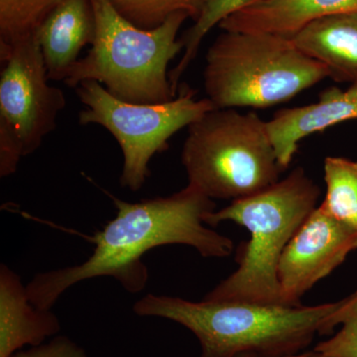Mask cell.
I'll use <instances>...</instances> for the list:
<instances>
[{"mask_svg": "<svg viewBox=\"0 0 357 357\" xmlns=\"http://www.w3.org/2000/svg\"><path fill=\"white\" fill-rule=\"evenodd\" d=\"M107 195L117 213L91 236L93 252L81 264L35 275L26 286L34 306L51 310L66 290L96 277H112L128 292H141L149 280L143 255L160 246H191L206 258L227 257L234 252L229 237L204 225V215L215 211V203L194 185L138 203Z\"/></svg>", "mask_w": 357, "mask_h": 357, "instance_id": "cell-1", "label": "cell"}, {"mask_svg": "<svg viewBox=\"0 0 357 357\" xmlns=\"http://www.w3.org/2000/svg\"><path fill=\"white\" fill-rule=\"evenodd\" d=\"M345 303L347 298L312 307L192 302L148 294L134 304L133 312L188 328L198 338L199 357H283L304 351L318 335L332 333Z\"/></svg>", "mask_w": 357, "mask_h": 357, "instance_id": "cell-2", "label": "cell"}, {"mask_svg": "<svg viewBox=\"0 0 357 357\" xmlns=\"http://www.w3.org/2000/svg\"><path fill=\"white\" fill-rule=\"evenodd\" d=\"M319 196V185L298 167L267 189L204 215V222L211 227L234 222L250 234L249 241L237 249L236 271L204 300L285 305L279 285V262L294 234L316 210Z\"/></svg>", "mask_w": 357, "mask_h": 357, "instance_id": "cell-3", "label": "cell"}, {"mask_svg": "<svg viewBox=\"0 0 357 357\" xmlns=\"http://www.w3.org/2000/svg\"><path fill=\"white\" fill-rule=\"evenodd\" d=\"M91 4L95 41L70 70L66 86L77 89L84 82L95 81L114 98L129 103L174 100L168 66L184 51L178 35L189 15L175 13L155 29L145 30L122 17L109 0H91Z\"/></svg>", "mask_w": 357, "mask_h": 357, "instance_id": "cell-4", "label": "cell"}, {"mask_svg": "<svg viewBox=\"0 0 357 357\" xmlns=\"http://www.w3.org/2000/svg\"><path fill=\"white\" fill-rule=\"evenodd\" d=\"M326 77L325 66L301 51L292 38L222 30L206 52L204 88L215 109H265Z\"/></svg>", "mask_w": 357, "mask_h": 357, "instance_id": "cell-5", "label": "cell"}, {"mask_svg": "<svg viewBox=\"0 0 357 357\" xmlns=\"http://www.w3.org/2000/svg\"><path fill=\"white\" fill-rule=\"evenodd\" d=\"M181 161L189 185L211 199L252 196L282 172L267 121L234 109L211 110L190 124Z\"/></svg>", "mask_w": 357, "mask_h": 357, "instance_id": "cell-6", "label": "cell"}, {"mask_svg": "<svg viewBox=\"0 0 357 357\" xmlns=\"http://www.w3.org/2000/svg\"><path fill=\"white\" fill-rule=\"evenodd\" d=\"M76 93L84 105L79 124H96L114 136L123 156L119 182L132 192L145 184L151 175L150 161L168 149L169 140L215 109L208 98L196 100L189 86L181 89L174 100L162 103L122 102L95 81L84 82Z\"/></svg>", "mask_w": 357, "mask_h": 357, "instance_id": "cell-7", "label": "cell"}, {"mask_svg": "<svg viewBox=\"0 0 357 357\" xmlns=\"http://www.w3.org/2000/svg\"><path fill=\"white\" fill-rule=\"evenodd\" d=\"M0 133L13 137L25 157L57 128L67 100L49 84L37 35L0 44Z\"/></svg>", "mask_w": 357, "mask_h": 357, "instance_id": "cell-8", "label": "cell"}, {"mask_svg": "<svg viewBox=\"0 0 357 357\" xmlns=\"http://www.w3.org/2000/svg\"><path fill=\"white\" fill-rule=\"evenodd\" d=\"M356 249L357 234L317 206L281 256L278 280L284 304L301 306L303 296Z\"/></svg>", "mask_w": 357, "mask_h": 357, "instance_id": "cell-9", "label": "cell"}, {"mask_svg": "<svg viewBox=\"0 0 357 357\" xmlns=\"http://www.w3.org/2000/svg\"><path fill=\"white\" fill-rule=\"evenodd\" d=\"M351 119H357V81L347 91L326 89L318 102L277 112L267 129L282 171L290 165L301 140Z\"/></svg>", "mask_w": 357, "mask_h": 357, "instance_id": "cell-10", "label": "cell"}, {"mask_svg": "<svg viewBox=\"0 0 357 357\" xmlns=\"http://www.w3.org/2000/svg\"><path fill=\"white\" fill-rule=\"evenodd\" d=\"M91 0H64L40 27V49L50 81L65 82L84 47L95 41Z\"/></svg>", "mask_w": 357, "mask_h": 357, "instance_id": "cell-11", "label": "cell"}, {"mask_svg": "<svg viewBox=\"0 0 357 357\" xmlns=\"http://www.w3.org/2000/svg\"><path fill=\"white\" fill-rule=\"evenodd\" d=\"M351 11H357V0H256L229 16L218 28L292 38L314 21Z\"/></svg>", "mask_w": 357, "mask_h": 357, "instance_id": "cell-12", "label": "cell"}, {"mask_svg": "<svg viewBox=\"0 0 357 357\" xmlns=\"http://www.w3.org/2000/svg\"><path fill=\"white\" fill-rule=\"evenodd\" d=\"M61 331L51 310L34 306L20 277L0 265V357H9L25 345L37 347Z\"/></svg>", "mask_w": 357, "mask_h": 357, "instance_id": "cell-13", "label": "cell"}, {"mask_svg": "<svg viewBox=\"0 0 357 357\" xmlns=\"http://www.w3.org/2000/svg\"><path fill=\"white\" fill-rule=\"evenodd\" d=\"M292 40L301 51L325 66L333 81H357V11L314 21Z\"/></svg>", "mask_w": 357, "mask_h": 357, "instance_id": "cell-14", "label": "cell"}, {"mask_svg": "<svg viewBox=\"0 0 357 357\" xmlns=\"http://www.w3.org/2000/svg\"><path fill=\"white\" fill-rule=\"evenodd\" d=\"M324 177L326 192L319 206L333 220L357 234V161L326 157Z\"/></svg>", "mask_w": 357, "mask_h": 357, "instance_id": "cell-15", "label": "cell"}, {"mask_svg": "<svg viewBox=\"0 0 357 357\" xmlns=\"http://www.w3.org/2000/svg\"><path fill=\"white\" fill-rule=\"evenodd\" d=\"M256 0H206L203 11L198 20L183 35L184 53L180 61L169 72V79L174 93H177L181 77L198 55L202 42L215 27L229 16L249 6Z\"/></svg>", "mask_w": 357, "mask_h": 357, "instance_id": "cell-16", "label": "cell"}, {"mask_svg": "<svg viewBox=\"0 0 357 357\" xmlns=\"http://www.w3.org/2000/svg\"><path fill=\"white\" fill-rule=\"evenodd\" d=\"M64 0H0V44L34 36Z\"/></svg>", "mask_w": 357, "mask_h": 357, "instance_id": "cell-17", "label": "cell"}, {"mask_svg": "<svg viewBox=\"0 0 357 357\" xmlns=\"http://www.w3.org/2000/svg\"><path fill=\"white\" fill-rule=\"evenodd\" d=\"M122 17L141 29L151 30L163 24L173 14L185 13L198 20L206 0H109Z\"/></svg>", "mask_w": 357, "mask_h": 357, "instance_id": "cell-18", "label": "cell"}, {"mask_svg": "<svg viewBox=\"0 0 357 357\" xmlns=\"http://www.w3.org/2000/svg\"><path fill=\"white\" fill-rule=\"evenodd\" d=\"M340 326L335 335L319 342L314 349L328 357H357V291L347 297Z\"/></svg>", "mask_w": 357, "mask_h": 357, "instance_id": "cell-19", "label": "cell"}, {"mask_svg": "<svg viewBox=\"0 0 357 357\" xmlns=\"http://www.w3.org/2000/svg\"><path fill=\"white\" fill-rule=\"evenodd\" d=\"M9 357H89L84 349L66 335H57L49 342L16 351Z\"/></svg>", "mask_w": 357, "mask_h": 357, "instance_id": "cell-20", "label": "cell"}, {"mask_svg": "<svg viewBox=\"0 0 357 357\" xmlns=\"http://www.w3.org/2000/svg\"><path fill=\"white\" fill-rule=\"evenodd\" d=\"M283 357H328V356H326V354H323V352L316 351V349H314L311 351H303V352H300V354H293V356H283Z\"/></svg>", "mask_w": 357, "mask_h": 357, "instance_id": "cell-21", "label": "cell"}]
</instances>
